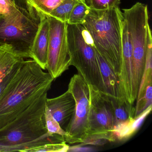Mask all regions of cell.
Listing matches in <instances>:
<instances>
[{"mask_svg": "<svg viewBox=\"0 0 152 152\" xmlns=\"http://www.w3.org/2000/svg\"><path fill=\"white\" fill-rule=\"evenodd\" d=\"M94 150L92 148L89 147H85L82 146L81 145H79L69 146L67 152H91Z\"/></svg>", "mask_w": 152, "mask_h": 152, "instance_id": "cb8c5ba5", "label": "cell"}, {"mask_svg": "<svg viewBox=\"0 0 152 152\" xmlns=\"http://www.w3.org/2000/svg\"><path fill=\"white\" fill-rule=\"evenodd\" d=\"M95 52L103 83L102 93L109 97L125 99L122 95L119 77L96 48Z\"/></svg>", "mask_w": 152, "mask_h": 152, "instance_id": "4fadbf2b", "label": "cell"}, {"mask_svg": "<svg viewBox=\"0 0 152 152\" xmlns=\"http://www.w3.org/2000/svg\"><path fill=\"white\" fill-rule=\"evenodd\" d=\"M152 59H146L145 66L137 96L135 117L152 104Z\"/></svg>", "mask_w": 152, "mask_h": 152, "instance_id": "5bb4252c", "label": "cell"}, {"mask_svg": "<svg viewBox=\"0 0 152 152\" xmlns=\"http://www.w3.org/2000/svg\"><path fill=\"white\" fill-rule=\"evenodd\" d=\"M46 92L0 132V152H26L48 143L65 141L58 134L48 133L45 119Z\"/></svg>", "mask_w": 152, "mask_h": 152, "instance_id": "7a4b0ae2", "label": "cell"}, {"mask_svg": "<svg viewBox=\"0 0 152 152\" xmlns=\"http://www.w3.org/2000/svg\"><path fill=\"white\" fill-rule=\"evenodd\" d=\"M40 14L41 22L33 42L30 56L44 70L47 65L50 25L47 16Z\"/></svg>", "mask_w": 152, "mask_h": 152, "instance_id": "7c38bea8", "label": "cell"}, {"mask_svg": "<svg viewBox=\"0 0 152 152\" xmlns=\"http://www.w3.org/2000/svg\"><path fill=\"white\" fill-rule=\"evenodd\" d=\"M14 68H15V67H14ZM14 68V69L12 70V71L4 78L3 81L0 83V96H1V95L2 94L4 89L5 88L6 86H7V84L8 83L9 81L10 80V77H11V75H12V73H13Z\"/></svg>", "mask_w": 152, "mask_h": 152, "instance_id": "d4e9b609", "label": "cell"}, {"mask_svg": "<svg viewBox=\"0 0 152 152\" xmlns=\"http://www.w3.org/2000/svg\"><path fill=\"white\" fill-rule=\"evenodd\" d=\"M23 59V56L13 46L7 44L0 45V83Z\"/></svg>", "mask_w": 152, "mask_h": 152, "instance_id": "2e32d148", "label": "cell"}, {"mask_svg": "<svg viewBox=\"0 0 152 152\" xmlns=\"http://www.w3.org/2000/svg\"><path fill=\"white\" fill-rule=\"evenodd\" d=\"M64 0H26L38 12L45 15L56 9Z\"/></svg>", "mask_w": 152, "mask_h": 152, "instance_id": "ffe728a7", "label": "cell"}, {"mask_svg": "<svg viewBox=\"0 0 152 152\" xmlns=\"http://www.w3.org/2000/svg\"><path fill=\"white\" fill-rule=\"evenodd\" d=\"M54 80L33 59L18 62L0 96V132L48 92Z\"/></svg>", "mask_w": 152, "mask_h": 152, "instance_id": "6da1fadb", "label": "cell"}, {"mask_svg": "<svg viewBox=\"0 0 152 152\" xmlns=\"http://www.w3.org/2000/svg\"><path fill=\"white\" fill-rule=\"evenodd\" d=\"M124 18L129 28L132 46L134 95L137 96L145 66L148 15L145 4L137 2L129 9L123 10Z\"/></svg>", "mask_w": 152, "mask_h": 152, "instance_id": "8992f818", "label": "cell"}, {"mask_svg": "<svg viewBox=\"0 0 152 152\" xmlns=\"http://www.w3.org/2000/svg\"><path fill=\"white\" fill-rule=\"evenodd\" d=\"M47 17L50 30L46 69L55 80L68 70L70 66L71 58L67 43L68 24L52 17Z\"/></svg>", "mask_w": 152, "mask_h": 152, "instance_id": "9c48e42d", "label": "cell"}, {"mask_svg": "<svg viewBox=\"0 0 152 152\" xmlns=\"http://www.w3.org/2000/svg\"><path fill=\"white\" fill-rule=\"evenodd\" d=\"M68 90L75 99V110L73 118L66 130V143H82L86 139L88 128L90 112L89 85L79 74L71 78Z\"/></svg>", "mask_w": 152, "mask_h": 152, "instance_id": "ba28073f", "label": "cell"}, {"mask_svg": "<svg viewBox=\"0 0 152 152\" xmlns=\"http://www.w3.org/2000/svg\"><path fill=\"white\" fill-rule=\"evenodd\" d=\"M152 110V106L146 109L137 117L114 129L113 133L116 140H126L137 131L146 117Z\"/></svg>", "mask_w": 152, "mask_h": 152, "instance_id": "e0dca14e", "label": "cell"}, {"mask_svg": "<svg viewBox=\"0 0 152 152\" xmlns=\"http://www.w3.org/2000/svg\"><path fill=\"white\" fill-rule=\"evenodd\" d=\"M119 78L123 97L131 104H134L137 98L133 87L132 46L130 34L124 18L122 32V63Z\"/></svg>", "mask_w": 152, "mask_h": 152, "instance_id": "30bf717a", "label": "cell"}, {"mask_svg": "<svg viewBox=\"0 0 152 152\" xmlns=\"http://www.w3.org/2000/svg\"><path fill=\"white\" fill-rule=\"evenodd\" d=\"M45 119L48 133L50 135L58 134L63 136L64 137L66 135V132L61 128L57 121L52 116L46 105L45 107Z\"/></svg>", "mask_w": 152, "mask_h": 152, "instance_id": "44dd1931", "label": "cell"}, {"mask_svg": "<svg viewBox=\"0 0 152 152\" xmlns=\"http://www.w3.org/2000/svg\"><path fill=\"white\" fill-rule=\"evenodd\" d=\"M90 8L96 10H103L118 7L121 0H85Z\"/></svg>", "mask_w": 152, "mask_h": 152, "instance_id": "603a6c76", "label": "cell"}, {"mask_svg": "<svg viewBox=\"0 0 152 152\" xmlns=\"http://www.w3.org/2000/svg\"><path fill=\"white\" fill-rule=\"evenodd\" d=\"M40 22V13L26 1L23 5L12 0L7 12L0 14V45H11L24 58H31V48Z\"/></svg>", "mask_w": 152, "mask_h": 152, "instance_id": "277c9868", "label": "cell"}, {"mask_svg": "<svg viewBox=\"0 0 152 152\" xmlns=\"http://www.w3.org/2000/svg\"><path fill=\"white\" fill-rule=\"evenodd\" d=\"M69 146L66 141L57 143H50L30 148L26 152H67Z\"/></svg>", "mask_w": 152, "mask_h": 152, "instance_id": "7402d4cb", "label": "cell"}, {"mask_svg": "<svg viewBox=\"0 0 152 152\" xmlns=\"http://www.w3.org/2000/svg\"><path fill=\"white\" fill-rule=\"evenodd\" d=\"M70 66H73L89 85L103 92L102 78L93 40L83 25H67Z\"/></svg>", "mask_w": 152, "mask_h": 152, "instance_id": "5b68a950", "label": "cell"}, {"mask_svg": "<svg viewBox=\"0 0 152 152\" xmlns=\"http://www.w3.org/2000/svg\"><path fill=\"white\" fill-rule=\"evenodd\" d=\"M89 85L90 112L88 128L83 145H103L114 142V124L108 98L94 86Z\"/></svg>", "mask_w": 152, "mask_h": 152, "instance_id": "52a82bcc", "label": "cell"}, {"mask_svg": "<svg viewBox=\"0 0 152 152\" xmlns=\"http://www.w3.org/2000/svg\"><path fill=\"white\" fill-rule=\"evenodd\" d=\"M90 8L85 0L80 1L73 9L67 23L69 25H82L87 17Z\"/></svg>", "mask_w": 152, "mask_h": 152, "instance_id": "d6986e66", "label": "cell"}, {"mask_svg": "<svg viewBox=\"0 0 152 152\" xmlns=\"http://www.w3.org/2000/svg\"><path fill=\"white\" fill-rule=\"evenodd\" d=\"M84 0H64L48 15L62 22L67 23L75 6L80 1Z\"/></svg>", "mask_w": 152, "mask_h": 152, "instance_id": "ac0fdd59", "label": "cell"}, {"mask_svg": "<svg viewBox=\"0 0 152 152\" xmlns=\"http://www.w3.org/2000/svg\"><path fill=\"white\" fill-rule=\"evenodd\" d=\"M46 105L52 116L66 131L75 112L76 104L72 93L67 90L64 94L56 97L47 98Z\"/></svg>", "mask_w": 152, "mask_h": 152, "instance_id": "8fae6325", "label": "cell"}, {"mask_svg": "<svg viewBox=\"0 0 152 152\" xmlns=\"http://www.w3.org/2000/svg\"><path fill=\"white\" fill-rule=\"evenodd\" d=\"M123 21L119 7L103 10L90 8L82 24L89 33L97 50L118 77L122 63Z\"/></svg>", "mask_w": 152, "mask_h": 152, "instance_id": "3957f363", "label": "cell"}, {"mask_svg": "<svg viewBox=\"0 0 152 152\" xmlns=\"http://www.w3.org/2000/svg\"><path fill=\"white\" fill-rule=\"evenodd\" d=\"M107 98L112 108L114 128L135 118L136 107L133 104L125 99Z\"/></svg>", "mask_w": 152, "mask_h": 152, "instance_id": "9a60e30c", "label": "cell"}]
</instances>
